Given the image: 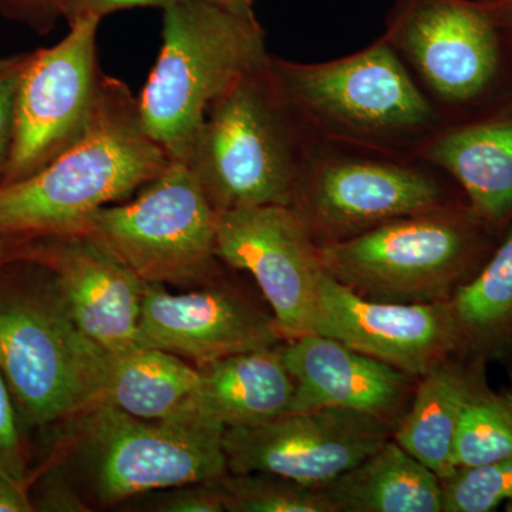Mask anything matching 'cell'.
Returning <instances> with one entry per match:
<instances>
[{"label": "cell", "instance_id": "6da1fadb", "mask_svg": "<svg viewBox=\"0 0 512 512\" xmlns=\"http://www.w3.org/2000/svg\"><path fill=\"white\" fill-rule=\"evenodd\" d=\"M170 161L144 130L138 97L103 74L86 133L42 170L0 185V237L83 234L94 212L130 197Z\"/></svg>", "mask_w": 512, "mask_h": 512}, {"label": "cell", "instance_id": "7a4b0ae2", "mask_svg": "<svg viewBox=\"0 0 512 512\" xmlns=\"http://www.w3.org/2000/svg\"><path fill=\"white\" fill-rule=\"evenodd\" d=\"M0 372L25 434L103 402L110 356L84 335L55 271L39 259L0 265Z\"/></svg>", "mask_w": 512, "mask_h": 512}, {"label": "cell", "instance_id": "3957f363", "mask_svg": "<svg viewBox=\"0 0 512 512\" xmlns=\"http://www.w3.org/2000/svg\"><path fill=\"white\" fill-rule=\"evenodd\" d=\"M269 69L279 93L318 143L419 158L447 124L383 37L326 63L271 56Z\"/></svg>", "mask_w": 512, "mask_h": 512}, {"label": "cell", "instance_id": "277c9868", "mask_svg": "<svg viewBox=\"0 0 512 512\" xmlns=\"http://www.w3.org/2000/svg\"><path fill=\"white\" fill-rule=\"evenodd\" d=\"M269 59L211 104L184 161L217 214L291 207L318 143L279 93Z\"/></svg>", "mask_w": 512, "mask_h": 512}, {"label": "cell", "instance_id": "5b68a950", "mask_svg": "<svg viewBox=\"0 0 512 512\" xmlns=\"http://www.w3.org/2000/svg\"><path fill=\"white\" fill-rule=\"evenodd\" d=\"M268 59L255 18L210 0L168 6L160 56L138 97L144 130L170 160L184 163L211 104Z\"/></svg>", "mask_w": 512, "mask_h": 512}, {"label": "cell", "instance_id": "8992f818", "mask_svg": "<svg viewBox=\"0 0 512 512\" xmlns=\"http://www.w3.org/2000/svg\"><path fill=\"white\" fill-rule=\"evenodd\" d=\"M495 229L467 205L448 204L320 245L326 274L383 302L450 299L493 254Z\"/></svg>", "mask_w": 512, "mask_h": 512}, {"label": "cell", "instance_id": "52a82bcc", "mask_svg": "<svg viewBox=\"0 0 512 512\" xmlns=\"http://www.w3.org/2000/svg\"><path fill=\"white\" fill-rule=\"evenodd\" d=\"M382 37L447 123L512 96V35L481 0H399Z\"/></svg>", "mask_w": 512, "mask_h": 512}, {"label": "cell", "instance_id": "ba28073f", "mask_svg": "<svg viewBox=\"0 0 512 512\" xmlns=\"http://www.w3.org/2000/svg\"><path fill=\"white\" fill-rule=\"evenodd\" d=\"M67 439L94 500L113 505L151 491L217 483L228 476L220 421L138 419L101 402L67 423Z\"/></svg>", "mask_w": 512, "mask_h": 512}, {"label": "cell", "instance_id": "9c48e42d", "mask_svg": "<svg viewBox=\"0 0 512 512\" xmlns=\"http://www.w3.org/2000/svg\"><path fill=\"white\" fill-rule=\"evenodd\" d=\"M217 220L190 167L171 160L134 200L94 212L83 234L146 284L200 286L217 275Z\"/></svg>", "mask_w": 512, "mask_h": 512}, {"label": "cell", "instance_id": "30bf717a", "mask_svg": "<svg viewBox=\"0 0 512 512\" xmlns=\"http://www.w3.org/2000/svg\"><path fill=\"white\" fill-rule=\"evenodd\" d=\"M443 171L421 158L316 143L291 208L319 245L453 204Z\"/></svg>", "mask_w": 512, "mask_h": 512}, {"label": "cell", "instance_id": "8fae6325", "mask_svg": "<svg viewBox=\"0 0 512 512\" xmlns=\"http://www.w3.org/2000/svg\"><path fill=\"white\" fill-rule=\"evenodd\" d=\"M100 20H76L57 45L29 55L19 84L15 137L0 185L42 170L86 133L103 79L96 50Z\"/></svg>", "mask_w": 512, "mask_h": 512}, {"label": "cell", "instance_id": "7c38bea8", "mask_svg": "<svg viewBox=\"0 0 512 512\" xmlns=\"http://www.w3.org/2000/svg\"><path fill=\"white\" fill-rule=\"evenodd\" d=\"M217 254L225 264L254 276L285 342L316 335L326 272L320 245L291 207L221 212Z\"/></svg>", "mask_w": 512, "mask_h": 512}, {"label": "cell", "instance_id": "4fadbf2b", "mask_svg": "<svg viewBox=\"0 0 512 512\" xmlns=\"http://www.w3.org/2000/svg\"><path fill=\"white\" fill-rule=\"evenodd\" d=\"M396 423L342 409L288 412L224 430L231 474L269 473L323 488L392 439Z\"/></svg>", "mask_w": 512, "mask_h": 512}, {"label": "cell", "instance_id": "5bb4252c", "mask_svg": "<svg viewBox=\"0 0 512 512\" xmlns=\"http://www.w3.org/2000/svg\"><path fill=\"white\" fill-rule=\"evenodd\" d=\"M316 335L339 340L416 379L467 345L450 299L373 301L328 274L320 286Z\"/></svg>", "mask_w": 512, "mask_h": 512}, {"label": "cell", "instance_id": "9a60e30c", "mask_svg": "<svg viewBox=\"0 0 512 512\" xmlns=\"http://www.w3.org/2000/svg\"><path fill=\"white\" fill-rule=\"evenodd\" d=\"M140 333L144 345L167 350L197 367L285 342L274 316L215 279L184 293L146 284Z\"/></svg>", "mask_w": 512, "mask_h": 512}, {"label": "cell", "instance_id": "2e32d148", "mask_svg": "<svg viewBox=\"0 0 512 512\" xmlns=\"http://www.w3.org/2000/svg\"><path fill=\"white\" fill-rule=\"evenodd\" d=\"M39 261L55 271L74 320L109 356L144 345L146 282L89 235L39 239Z\"/></svg>", "mask_w": 512, "mask_h": 512}, {"label": "cell", "instance_id": "e0dca14e", "mask_svg": "<svg viewBox=\"0 0 512 512\" xmlns=\"http://www.w3.org/2000/svg\"><path fill=\"white\" fill-rule=\"evenodd\" d=\"M282 356L295 382L291 412L342 409L394 423L419 380L328 336L286 340Z\"/></svg>", "mask_w": 512, "mask_h": 512}, {"label": "cell", "instance_id": "ac0fdd59", "mask_svg": "<svg viewBox=\"0 0 512 512\" xmlns=\"http://www.w3.org/2000/svg\"><path fill=\"white\" fill-rule=\"evenodd\" d=\"M421 160L466 194L468 207L495 231L512 222V96L441 128Z\"/></svg>", "mask_w": 512, "mask_h": 512}, {"label": "cell", "instance_id": "d6986e66", "mask_svg": "<svg viewBox=\"0 0 512 512\" xmlns=\"http://www.w3.org/2000/svg\"><path fill=\"white\" fill-rule=\"evenodd\" d=\"M103 402L148 421L190 423L211 417L202 404L200 369L151 345L110 356Z\"/></svg>", "mask_w": 512, "mask_h": 512}, {"label": "cell", "instance_id": "ffe728a7", "mask_svg": "<svg viewBox=\"0 0 512 512\" xmlns=\"http://www.w3.org/2000/svg\"><path fill=\"white\" fill-rule=\"evenodd\" d=\"M282 345L198 367L205 413L228 429L258 426L291 412L295 382Z\"/></svg>", "mask_w": 512, "mask_h": 512}, {"label": "cell", "instance_id": "44dd1931", "mask_svg": "<svg viewBox=\"0 0 512 512\" xmlns=\"http://www.w3.org/2000/svg\"><path fill=\"white\" fill-rule=\"evenodd\" d=\"M322 490L336 512H443L440 478L393 439Z\"/></svg>", "mask_w": 512, "mask_h": 512}, {"label": "cell", "instance_id": "7402d4cb", "mask_svg": "<svg viewBox=\"0 0 512 512\" xmlns=\"http://www.w3.org/2000/svg\"><path fill=\"white\" fill-rule=\"evenodd\" d=\"M478 384L466 369L444 360L417 380L409 409L394 427L392 439L440 480L456 471L458 421Z\"/></svg>", "mask_w": 512, "mask_h": 512}, {"label": "cell", "instance_id": "603a6c76", "mask_svg": "<svg viewBox=\"0 0 512 512\" xmlns=\"http://www.w3.org/2000/svg\"><path fill=\"white\" fill-rule=\"evenodd\" d=\"M467 343H490L512 328V222L473 278L450 298Z\"/></svg>", "mask_w": 512, "mask_h": 512}, {"label": "cell", "instance_id": "cb8c5ba5", "mask_svg": "<svg viewBox=\"0 0 512 512\" xmlns=\"http://www.w3.org/2000/svg\"><path fill=\"white\" fill-rule=\"evenodd\" d=\"M512 456V392L495 393L478 384L461 412L454 467L470 468Z\"/></svg>", "mask_w": 512, "mask_h": 512}, {"label": "cell", "instance_id": "d4e9b609", "mask_svg": "<svg viewBox=\"0 0 512 512\" xmlns=\"http://www.w3.org/2000/svg\"><path fill=\"white\" fill-rule=\"evenodd\" d=\"M220 483L229 512H336L322 488L276 474L229 473Z\"/></svg>", "mask_w": 512, "mask_h": 512}, {"label": "cell", "instance_id": "484cf974", "mask_svg": "<svg viewBox=\"0 0 512 512\" xmlns=\"http://www.w3.org/2000/svg\"><path fill=\"white\" fill-rule=\"evenodd\" d=\"M443 512H490L512 507V456L483 466L458 468L441 480Z\"/></svg>", "mask_w": 512, "mask_h": 512}, {"label": "cell", "instance_id": "4316f807", "mask_svg": "<svg viewBox=\"0 0 512 512\" xmlns=\"http://www.w3.org/2000/svg\"><path fill=\"white\" fill-rule=\"evenodd\" d=\"M0 468L10 477L30 488L32 470H30L28 439L20 426L18 412L2 372H0Z\"/></svg>", "mask_w": 512, "mask_h": 512}, {"label": "cell", "instance_id": "83f0119b", "mask_svg": "<svg viewBox=\"0 0 512 512\" xmlns=\"http://www.w3.org/2000/svg\"><path fill=\"white\" fill-rule=\"evenodd\" d=\"M33 508L46 512H89L92 510L79 490L63 473L62 468L52 464L37 474L30 483Z\"/></svg>", "mask_w": 512, "mask_h": 512}, {"label": "cell", "instance_id": "f1b7e54d", "mask_svg": "<svg viewBox=\"0 0 512 512\" xmlns=\"http://www.w3.org/2000/svg\"><path fill=\"white\" fill-rule=\"evenodd\" d=\"M28 56L0 60V180L8 165L16 126V103Z\"/></svg>", "mask_w": 512, "mask_h": 512}, {"label": "cell", "instance_id": "f546056e", "mask_svg": "<svg viewBox=\"0 0 512 512\" xmlns=\"http://www.w3.org/2000/svg\"><path fill=\"white\" fill-rule=\"evenodd\" d=\"M220 481L170 488V493L164 495L160 503L156 504V510L161 512L227 511L224 490H222Z\"/></svg>", "mask_w": 512, "mask_h": 512}, {"label": "cell", "instance_id": "4dcf8cb0", "mask_svg": "<svg viewBox=\"0 0 512 512\" xmlns=\"http://www.w3.org/2000/svg\"><path fill=\"white\" fill-rule=\"evenodd\" d=\"M177 2L180 0H55L53 6L66 16L70 23H73L87 16L101 19L121 9L146 8V6L165 9Z\"/></svg>", "mask_w": 512, "mask_h": 512}, {"label": "cell", "instance_id": "1f68e13d", "mask_svg": "<svg viewBox=\"0 0 512 512\" xmlns=\"http://www.w3.org/2000/svg\"><path fill=\"white\" fill-rule=\"evenodd\" d=\"M28 485L19 483L0 468V512H33Z\"/></svg>", "mask_w": 512, "mask_h": 512}, {"label": "cell", "instance_id": "d6a6232c", "mask_svg": "<svg viewBox=\"0 0 512 512\" xmlns=\"http://www.w3.org/2000/svg\"><path fill=\"white\" fill-rule=\"evenodd\" d=\"M39 239L20 237H0V265L18 259H37Z\"/></svg>", "mask_w": 512, "mask_h": 512}, {"label": "cell", "instance_id": "836d02e7", "mask_svg": "<svg viewBox=\"0 0 512 512\" xmlns=\"http://www.w3.org/2000/svg\"><path fill=\"white\" fill-rule=\"evenodd\" d=\"M495 19L512 35V0H481Z\"/></svg>", "mask_w": 512, "mask_h": 512}, {"label": "cell", "instance_id": "e575fe53", "mask_svg": "<svg viewBox=\"0 0 512 512\" xmlns=\"http://www.w3.org/2000/svg\"><path fill=\"white\" fill-rule=\"evenodd\" d=\"M210 2L217 3L222 8L231 10L237 15L245 16V18H255L252 0H210Z\"/></svg>", "mask_w": 512, "mask_h": 512}, {"label": "cell", "instance_id": "d590c367", "mask_svg": "<svg viewBox=\"0 0 512 512\" xmlns=\"http://www.w3.org/2000/svg\"><path fill=\"white\" fill-rule=\"evenodd\" d=\"M47 2L55 3V0H47Z\"/></svg>", "mask_w": 512, "mask_h": 512}]
</instances>
